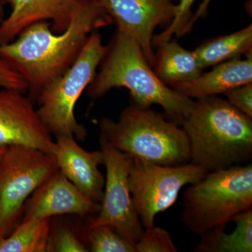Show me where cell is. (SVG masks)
Here are the masks:
<instances>
[{
    "label": "cell",
    "mask_w": 252,
    "mask_h": 252,
    "mask_svg": "<svg viewBox=\"0 0 252 252\" xmlns=\"http://www.w3.org/2000/svg\"><path fill=\"white\" fill-rule=\"evenodd\" d=\"M98 5L79 0L65 31L55 32L46 21L25 28L10 42L0 44V59L26 81L33 102L48 86L75 62L93 32L112 24Z\"/></svg>",
    "instance_id": "cell-1"
},
{
    "label": "cell",
    "mask_w": 252,
    "mask_h": 252,
    "mask_svg": "<svg viewBox=\"0 0 252 252\" xmlns=\"http://www.w3.org/2000/svg\"><path fill=\"white\" fill-rule=\"evenodd\" d=\"M99 65L86 89L91 98H100L114 88H126L130 102L142 107L160 105L167 119L180 126L195 107L193 99L160 81L138 43L117 29Z\"/></svg>",
    "instance_id": "cell-2"
},
{
    "label": "cell",
    "mask_w": 252,
    "mask_h": 252,
    "mask_svg": "<svg viewBox=\"0 0 252 252\" xmlns=\"http://www.w3.org/2000/svg\"><path fill=\"white\" fill-rule=\"evenodd\" d=\"M190 162L207 172L248 163L252 158V119L216 95L195 101L182 122Z\"/></svg>",
    "instance_id": "cell-3"
},
{
    "label": "cell",
    "mask_w": 252,
    "mask_h": 252,
    "mask_svg": "<svg viewBox=\"0 0 252 252\" xmlns=\"http://www.w3.org/2000/svg\"><path fill=\"white\" fill-rule=\"evenodd\" d=\"M99 126V137L133 158L167 166L190 162L188 137L182 127L151 107L130 102L117 122L104 117Z\"/></svg>",
    "instance_id": "cell-4"
},
{
    "label": "cell",
    "mask_w": 252,
    "mask_h": 252,
    "mask_svg": "<svg viewBox=\"0 0 252 252\" xmlns=\"http://www.w3.org/2000/svg\"><path fill=\"white\" fill-rule=\"evenodd\" d=\"M252 208V163L234 165L207 172L203 180L186 189L181 222L201 236Z\"/></svg>",
    "instance_id": "cell-5"
},
{
    "label": "cell",
    "mask_w": 252,
    "mask_h": 252,
    "mask_svg": "<svg viewBox=\"0 0 252 252\" xmlns=\"http://www.w3.org/2000/svg\"><path fill=\"white\" fill-rule=\"evenodd\" d=\"M105 50L100 34L93 32L75 62L36 99V112L51 135H70L77 140H85L87 130L78 123L74 109L94 79Z\"/></svg>",
    "instance_id": "cell-6"
},
{
    "label": "cell",
    "mask_w": 252,
    "mask_h": 252,
    "mask_svg": "<svg viewBox=\"0 0 252 252\" xmlns=\"http://www.w3.org/2000/svg\"><path fill=\"white\" fill-rule=\"evenodd\" d=\"M58 170L54 156L27 146L6 147L0 163V240L17 225L33 192Z\"/></svg>",
    "instance_id": "cell-7"
},
{
    "label": "cell",
    "mask_w": 252,
    "mask_h": 252,
    "mask_svg": "<svg viewBox=\"0 0 252 252\" xmlns=\"http://www.w3.org/2000/svg\"><path fill=\"white\" fill-rule=\"evenodd\" d=\"M207 172L188 162L177 166L158 165L132 158L128 176L131 198L144 229L154 225L158 214L166 211L185 186L203 180Z\"/></svg>",
    "instance_id": "cell-8"
},
{
    "label": "cell",
    "mask_w": 252,
    "mask_h": 252,
    "mask_svg": "<svg viewBox=\"0 0 252 252\" xmlns=\"http://www.w3.org/2000/svg\"><path fill=\"white\" fill-rule=\"evenodd\" d=\"M100 150L106 167L104 195L98 215L89 228L109 225L124 238L137 243L144 228L136 213L128 185V176L132 158L114 148L99 137Z\"/></svg>",
    "instance_id": "cell-9"
},
{
    "label": "cell",
    "mask_w": 252,
    "mask_h": 252,
    "mask_svg": "<svg viewBox=\"0 0 252 252\" xmlns=\"http://www.w3.org/2000/svg\"><path fill=\"white\" fill-rule=\"evenodd\" d=\"M98 5L115 23L118 31L135 39L152 66L154 32L158 26H167L175 15L172 0H89Z\"/></svg>",
    "instance_id": "cell-10"
},
{
    "label": "cell",
    "mask_w": 252,
    "mask_h": 252,
    "mask_svg": "<svg viewBox=\"0 0 252 252\" xmlns=\"http://www.w3.org/2000/svg\"><path fill=\"white\" fill-rule=\"evenodd\" d=\"M23 94L0 88V147L27 146L55 156L56 142L34 108V102Z\"/></svg>",
    "instance_id": "cell-11"
},
{
    "label": "cell",
    "mask_w": 252,
    "mask_h": 252,
    "mask_svg": "<svg viewBox=\"0 0 252 252\" xmlns=\"http://www.w3.org/2000/svg\"><path fill=\"white\" fill-rule=\"evenodd\" d=\"M101 204L83 193L58 170L33 192L25 203L22 220H43L63 215L98 213Z\"/></svg>",
    "instance_id": "cell-12"
},
{
    "label": "cell",
    "mask_w": 252,
    "mask_h": 252,
    "mask_svg": "<svg viewBox=\"0 0 252 252\" xmlns=\"http://www.w3.org/2000/svg\"><path fill=\"white\" fill-rule=\"evenodd\" d=\"M56 137L54 157L60 171L83 193L101 203L105 184V178L99 170V165L104 163L102 151L84 150L73 135Z\"/></svg>",
    "instance_id": "cell-13"
},
{
    "label": "cell",
    "mask_w": 252,
    "mask_h": 252,
    "mask_svg": "<svg viewBox=\"0 0 252 252\" xmlns=\"http://www.w3.org/2000/svg\"><path fill=\"white\" fill-rule=\"evenodd\" d=\"M79 0H5L11 13L0 26V44L14 40L25 28L42 21H52V31L62 32L70 23Z\"/></svg>",
    "instance_id": "cell-14"
},
{
    "label": "cell",
    "mask_w": 252,
    "mask_h": 252,
    "mask_svg": "<svg viewBox=\"0 0 252 252\" xmlns=\"http://www.w3.org/2000/svg\"><path fill=\"white\" fill-rule=\"evenodd\" d=\"M252 53L246 59L230 60L215 65L210 72L203 73L195 80L172 88L189 98L223 94L235 88L252 83Z\"/></svg>",
    "instance_id": "cell-15"
},
{
    "label": "cell",
    "mask_w": 252,
    "mask_h": 252,
    "mask_svg": "<svg viewBox=\"0 0 252 252\" xmlns=\"http://www.w3.org/2000/svg\"><path fill=\"white\" fill-rule=\"evenodd\" d=\"M157 48L152 67L158 78L169 87L195 80L203 74L193 51L185 49L177 41L170 39Z\"/></svg>",
    "instance_id": "cell-16"
},
{
    "label": "cell",
    "mask_w": 252,
    "mask_h": 252,
    "mask_svg": "<svg viewBox=\"0 0 252 252\" xmlns=\"http://www.w3.org/2000/svg\"><path fill=\"white\" fill-rule=\"evenodd\" d=\"M236 227L229 234L224 233L225 226L217 227L201 235L195 252H252V208L233 217Z\"/></svg>",
    "instance_id": "cell-17"
},
{
    "label": "cell",
    "mask_w": 252,
    "mask_h": 252,
    "mask_svg": "<svg viewBox=\"0 0 252 252\" xmlns=\"http://www.w3.org/2000/svg\"><path fill=\"white\" fill-rule=\"evenodd\" d=\"M252 46V25H250L241 31L204 42L193 53L199 67L203 70L247 55L251 52Z\"/></svg>",
    "instance_id": "cell-18"
},
{
    "label": "cell",
    "mask_w": 252,
    "mask_h": 252,
    "mask_svg": "<svg viewBox=\"0 0 252 252\" xmlns=\"http://www.w3.org/2000/svg\"><path fill=\"white\" fill-rule=\"evenodd\" d=\"M51 219L22 220L0 240V252H46Z\"/></svg>",
    "instance_id": "cell-19"
},
{
    "label": "cell",
    "mask_w": 252,
    "mask_h": 252,
    "mask_svg": "<svg viewBox=\"0 0 252 252\" xmlns=\"http://www.w3.org/2000/svg\"><path fill=\"white\" fill-rule=\"evenodd\" d=\"M88 243L93 252H137L135 243L117 233L109 225L89 228Z\"/></svg>",
    "instance_id": "cell-20"
},
{
    "label": "cell",
    "mask_w": 252,
    "mask_h": 252,
    "mask_svg": "<svg viewBox=\"0 0 252 252\" xmlns=\"http://www.w3.org/2000/svg\"><path fill=\"white\" fill-rule=\"evenodd\" d=\"M195 0H180L179 4H176L175 15L171 23L167 26L165 31L160 34L154 35L152 45L158 46L170 40L174 34L177 36H183L189 32V25L193 15L191 14V6Z\"/></svg>",
    "instance_id": "cell-21"
},
{
    "label": "cell",
    "mask_w": 252,
    "mask_h": 252,
    "mask_svg": "<svg viewBox=\"0 0 252 252\" xmlns=\"http://www.w3.org/2000/svg\"><path fill=\"white\" fill-rule=\"evenodd\" d=\"M137 252H177L170 233L159 227L145 228L135 243Z\"/></svg>",
    "instance_id": "cell-22"
},
{
    "label": "cell",
    "mask_w": 252,
    "mask_h": 252,
    "mask_svg": "<svg viewBox=\"0 0 252 252\" xmlns=\"http://www.w3.org/2000/svg\"><path fill=\"white\" fill-rule=\"evenodd\" d=\"M47 252H87L85 245L77 235L65 227L51 229L48 240Z\"/></svg>",
    "instance_id": "cell-23"
},
{
    "label": "cell",
    "mask_w": 252,
    "mask_h": 252,
    "mask_svg": "<svg viewBox=\"0 0 252 252\" xmlns=\"http://www.w3.org/2000/svg\"><path fill=\"white\" fill-rule=\"evenodd\" d=\"M223 94L232 106L252 119V83L226 91Z\"/></svg>",
    "instance_id": "cell-24"
},
{
    "label": "cell",
    "mask_w": 252,
    "mask_h": 252,
    "mask_svg": "<svg viewBox=\"0 0 252 252\" xmlns=\"http://www.w3.org/2000/svg\"><path fill=\"white\" fill-rule=\"evenodd\" d=\"M0 88L14 89L25 93L28 85L22 76L7 63L0 59Z\"/></svg>",
    "instance_id": "cell-25"
},
{
    "label": "cell",
    "mask_w": 252,
    "mask_h": 252,
    "mask_svg": "<svg viewBox=\"0 0 252 252\" xmlns=\"http://www.w3.org/2000/svg\"><path fill=\"white\" fill-rule=\"evenodd\" d=\"M210 1H211V0H203L202 1L201 4H200L198 9H197L196 12L192 16L191 20H190V23H189V31L192 29L194 23H195V21H198L199 18L205 17L207 14V10H208V6L209 4H210Z\"/></svg>",
    "instance_id": "cell-26"
},
{
    "label": "cell",
    "mask_w": 252,
    "mask_h": 252,
    "mask_svg": "<svg viewBox=\"0 0 252 252\" xmlns=\"http://www.w3.org/2000/svg\"><path fill=\"white\" fill-rule=\"evenodd\" d=\"M3 4H4V2L0 1V26H1V23H2L4 19V11Z\"/></svg>",
    "instance_id": "cell-27"
},
{
    "label": "cell",
    "mask_w": 252,
    "mask_h": 252,
    "mask_svg": "<svg viewBox=\"0 0 252 252\" xmlns=\"http://www.w3.org/2000/svg\"><path fill=\"white\" fill-rule=\"evenodd\" d=\"M6 149V147H0V163H1L3 157H4Z\"/></svg>",
    "instance_id": "cell-28"
},
{
    "label": "cell",
    "mask_w": 252,
    "mask_h": 252,
    "mask_svg": "<svg viewBox=\"0 0 252 252\" xmlns=\"http://www.w3.org/2000/svg\"><path fill=\"white\" fill-rule=\"evenodd\" d=\"M0 1H1V2H5V0H0Z\"/></svg>",
    "instance_id": "cell-29"
}]
</instances>
